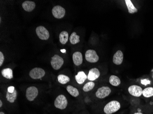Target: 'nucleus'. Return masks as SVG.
Listing matches in <instances>:
<instances>
[{"instance_id": "obj_23", "label": "nucleus", "mask_w": 153, "mask_h": 114, "mask_svg": "<svg viewBox=\"0 0 153 114\" xmlns=\"http://www.w3.org/2000/svg\"><path fill=\"white\" fill-rule=\"evenodd\" d=\"M143 95L144 97L149 98L153 96V87L145 88L143 90Z\"/></svg>"}, {"instance_id": "obj_16", "label": "nucleus", "mask_w": 153, "mask_h": 114, "mask_svg": "<svg viewBox=\"0 0 153 114\" xmlns=\"http://www.w3.org/2000/svg\"><path fill=\"white\" fill-rule=\"evenodd\" d=\"M125 3H126V5H127L129 13L134 14L138 12V10L134 6L131 1H130V0H125Z\"/></svg>"}, {"instance_id": "obj_19", "label": "nucleus", "mask_w": 153, "mask_h": 114, "mask_svg": "<svg viewBox=\"0 0 153 114\" xmlns=\"http://www.w3.org/2000/svg\"><path fill=\"white\" fill-rule=\"evenodd\" d=\"M17 97V91L16 90L12 93L7 92L6 94V99L7 101L11 103L14 102Z\"/></svg>"}, {"instance_id": "obj_27", "label": "nucleus", "mask_w": 153, "mask_h": 114, "mask_svg": "<svg viewBox=\"0 0 153 114\" xmlns=\"http://www.w3.org/2000/svg\"><path fill=\"white\" fill-rule=\"evenodd\" d=\"M15 90V87H14V86H9L7 88V91L8 92L10 93H12Z\"/></svg>"}, {"instance_id": "obj_21", "label": "nucleus", "mask_w": 153, "mask_h": 114, "mask_svg": "<svg viewBox=\"0 0 153 114\" xmlns=\"http://www.w3.org/2000/svg\"><path fill=\"white\" fill-rule=\"evenodd\" d=\"M67 90L71 96L74 97L78 96L79 95V93L78 89L72 85H68L67 87Z\"/></svg>"}, {"instance_id": "obj_1", "label": "nucleus", "mask_w": 153, "mask_h": 114, "mask_svg": "<svg viewBox=\"0 0 153 114\" xmlns=\"http://www.w3.org/2000/svg\"><path fill=\"white\" fill-rule=\"evenodd\" d=\"M121 108V104L118 101H112L107 103L104 108V112L106 114H112L117 112Z\"/></svg>"}, {"instance_id": "obj_7", "label": "nucleus", "mask_w": 153, "mask_h": 114, "mask_svg": "<svg viewBox=\"0 0 153 114\" xmlns=\"http://www.w3.org/2000/svg\"><path fill=\"white\" fill-rule=\"evenodd\" d=\"M39 92L37 88L34 86H30L27 88L26 91L27 99L30 101H33L37 97Z\"/></svg>"}, {"instance_id": "obj_4", "label": "nucleus", "mask_w": 153, "mask_h": 114, "mask_svg": "<svg viewBox=\"0 0 153 114\" xmlns=\"http://www.w3.org/2000/svg\"><path fill=\"white\" fill-rule=\"evenodd\" d=\"M36 33L39 38L41 40H47L49 38V32L45 26H39L37 27Z\"/></svg>"}, {"instance_id": "obj_26", "label": "nucleus", "mask_w": 153, "mask_h": 114, "mask_svg": "<svg viewBox=\"0 0 153 114\" xmlns=\"http://www.w3.org/2000/svg\"><path fill=\"white\" fill-rule=\"evenodd\" d=\"M4 61V56L3 53L0 52V66H2Z\"/></svg>"}, {"instance_id": "obj_15", "label": "nucleus", "mask_w": 153, "mask_h": 114, "mask_svg": "<svg viewBox=\"0 0 153 114\" xmlns=\"http://www.w3.org/2000/svg\"><path fill=\"white\" fill-rule=\"evenodd\" d=\"M87 79V76L83 71H79L75 75V79L76 82L79 85L83 84Z\"/></svg>"}, {"instance_id": "obj_20", "label": "nucleus", "mask_w": 153, "mask_h": 114, "mask_svg": "<svg viewBox=\"0 0 153 114\" xmlns=\"http://www.w3.org/2000/svg\"><path fill=\"white\" fill-rule=\"evenodd\" d=\"M109 82L114 86H119L121 84V81L120 78L116 75H111L109 78Z\"/></svg>"}, {"instance_id": "obj_2", "label": "nucleus", "mask_w": 153, "mask_h": 114, "mask_svg": "<svg viewBox=\"0 0 153 114\" xmlns=\"http://www.w3.org/2000/svg\"><path fill=\"white\" fill-rule=\"evenodd\" d=\"M68 104V100L65 96L63 95L58 96L54 101V105L55 107L59 109H65L67 107Z\"/></svg>"}, {"instance_id": "obj_13", "label": "nucleus", "mask_w": 153, "mask_h": 114, "mask_svg": "<svg viewBox=\"0 0 153 114\" xmlns=\"http://www.w3.org/2000/svg\"><path fill=\"white\" fill-rule=\"evenodd\" d=\"M22 7L24 10L27 12H32L36 7L35 2L30 1H26L22 4Z\"/></svg>"}, {"instance_id": "obj_11", "label": "nucleus", "mask_w": 153, "mask_h": 114, "mask_svg": "<svg viewBox=\"0 0 153 114\" xmlns=\"http://www.w3.org/2000/svg\"><path fill=\"white\" fill-rule=\"evenodd\" d=\"M100 73L99 70L96 68H94L89 70L87 79L88 80L91 81H94L99 78Z\"/></svg>"}, {"instance_id": "obj_31", "label": "nucleus", "mask_w": 153, "mask_h": 114, "mask_svg": "<svg viewBox=\"0 0 153 114\" xmlns=\"http://www.w3.org/2000/svg\"><path fill=\"white\" fill-rule=\"evenodd\" d=\"M0 114H5L4 112H0Z\"/></svg>"}, {"instance_id": "obj_5", "label": "nucleus", "mask_w": 153, "mask_h": 114, "mask_svg": "<svg viewBox=\"0 0 153 114\" xmlns=\"http://www.w3.org/2000/svg\"><path fill=\"white\" fill-rule=\"evenodd\" d=\"M45 70L40 68H34L30 72L29 75L33 79H40L45 75Z\"/></svg>"}, {"instance_id": "obj_6", "label": "nucleus", "mask_w": 153, "mask_h": 114, "mask_svg": "<svg viewBox=\"0 0 153 114\" xmlns=\"http://www.w3.org/2000/svg\"><path fill=\"white\" fill-rule=\"evenodd\" d=\"M86 60L91 63H95L99 60V57L94 50H88L85 54Z\"/></svg>"}, {"instance_id": "obj_29", "label": "nucleus", "mask_w": 153, "mask_h": 114, "mask_svg": "<svg viewBox=\"0 0 153 114\" xmlns=\"http://www.w3.org/2000/svg\"><path fill=\"white\" fill-rule=\"evenodd\" d=\"M61 52L62 53H65L66 52V50L65 49H62L61 50Z\"/></svg>"}, {"instance_id": "obj_10", "label": "nucleus", "mask_w": 153, "mask_h": 114, "mask_svg": "<svg viewBox=\"0 0 153 114\" xmlns=\"http://www.w3.org/2000/svg\"><path fill=\"white\" fill-rule=\"evenodd\" d=\"M142 88L137 85H131L128 88V91L129 94L135 97L141 96L143 94Z\"/></svg>"}, {"instance_id": "obj_17", "label": "nucleus", "mask_w": 153, "mask_h": 114, "mask_svg": "<svg viewBox=\"0 0 153 114\" xmlns=\"http://www.w3.org/2000/svg\"><path fill=\"white\" fill-rule=\"evenodd\" d=\"M69 38L68 33L67 31H63L59 34V40L62 44H66Z\"/></svg>"}, {"instance_id": "obj_14", "label": "nucleus", "mask_w": 153, "mask_h": 114, "mask_svg": "<svg viewBox=\"0 0 153 114\" xmlns=\"http://www.w3.org/2000/svg\"><path fill=\"white\" fill-rule=\"evenodd\" d=\"M73 60L75 65H80L83 61V58L82 53L80 52H76L74 53L73 55Z\"/></svg>"}, {"instance_id": "obj_3", "label": "nucleus", "mask_w": 153, "mask_h": 114, "mask_svg": "<svg viewBox=\"0 0 153 114\" xmlns=\"http://www.w3.org/2000/svg\"><path fill=\"white\" fill-rule=\"evenodd\" d=\"M51 63L53 69L56 70H58L63 65L64 60L60 56L55 54L51 58Z\"/></svg>"}, {"instance_id": "obj_32", "label": "nucleus", "mask_w": 153, "mask_h": 114, "mask_svg": "<svg viewBox=\"0 0 153 114\" xmlns=\"http://www.w3.org/2000/svg\"><path fill=\"white\" fill-rule=\"evenodd\" d=\"M1 18H0V22H1Z\"/></svg>"}, {"instance_id": "obj_8", "label": "nucleus", "mask_w": 153, "mask_h": 114, "mask_svg": "<svg viewBox=\"0 0 153 114\" xmlns=\"http://www.w3.org/2000/svg\"><path fill=\"white\" fill-rule=\"evenodd\" d=\"M52 13L56 18L62 19L65 16L66 10L62 6L57 5L53 7L52 9Z\"/></svg>"}, {"instance_id": "obj_28", "label": "nucleus", "mask_w": 153, "mask_h": 114, "mask_svg": "<svg viewBox=\"0 0 153 114\" xmlns=\"http://www.w3.org/2000/svg\"><path fill=\"white\" fill-rule=\"evenodd\" d=\"M2 104H3V103H2V101L1 100H0V107H2Z\"/></svg>"}, {"instance_id": "obj_18", "label": "nucleus", "mask_w": 153, "mask_h": 114, "mask_svg": "<svg viewBox=\"0 0 153 114\" xmlns=\"http://www.w3.org/2000/svg\"><path fill=\"white\" fill-rule=\"evenodd\" d=\"M1 74L3 77L7 79H12L13 77V70L10 68H6L2 69Z\"/></svg>"}, {"instance_id": "obj_9", "label": "nucleus", "mask_w": 153, "mask_h": 114, "mask_svg": "<svg viewBox=\"0 0 153 114\" xmlns=\"http://www.w3.org/2000/svg\"><path fill=\"white\" fill-rule=\"evenodd\" d=\"M111 89L108 86H102L97 90L95 96L99 99H104L108 96L111 94Z\"/></svg>"}, {"instance_id": "obj_12", "label": "nucleus", "mask_w": 153, "mask_h": 114, "mask_svg": "<svg viewBox=\"0 0 153 114\" xmlns=\"http://www.w3.org/2000/svg\"><path fill=\"white\" fill-rule=\"evenodd\" d=\"M124 55L123 52L121 50H118L113 57V62L115 65H121L123 60Z\"/></svg>"}, {"instance_id": "obj_22", "label": "nucleus", "mask_w": 153, "mask_h": 114, "mask_svg": "<svg viewBox=\"0 0 153 114\" xmlns=\"http://www.w3.org/2000/svg\"><path fill=\"white\" fill-rule=\"evenodd\" d=\"M80 37L79 35L76 34V32H73L71 34L70 38H69V40L70 43L73 45L77 44L80 42Z\"/></svg>"}, {"instance_id": "obj_30", "label": "nucleus", "mask_w": 153, "mask_h": 114, "mask_svg": "<svg viewBox=\"0 0 153 114\" xmlns=\"http://www.w3.org/2000/svg\"><path fill=\"white\" fill-rule=\"evenodd\" d=\"M134 114H143L141 112H136V113H134Z\"/></svg>"}, {"instance_id": "obj_25", "label": "nucleus", "mask_w": 153, "mask_h": 114, "mask_svg": "<svg viewBox=\"0 0 153 114\" xmlns=\"http://www.w3.org/2000/svg\"><path fill=\"white\" fill-rule=\"evenodd\" d=\"M95 86V83L94 82H88L85 85L83 86L82 88L83 91L87 92L91 90L94 88Z\"/></svg>"}, {"instance_id": "obj_24", "label": "nucleus", "mask_w": 153, "mask_h": 114, "mask_svg": "<svg viewBox=\"0 0 153 114\" xmlns=\"http://www.w3.org/2000/svg\"><path fill=\"white\" fill-rule=\"evenodd\" d=\"M58 82L62 85L67 84L70 80V78L64 74H59L57 77Z\"/></svg>"}]
</instances>
